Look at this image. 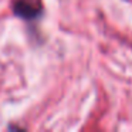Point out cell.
Returning a JSON list of instances; mask_svg holds the SVG:
<instances>
[{"label": "cell", "mask_w": 132, "mask_h": 132, "mask_svg": "<svg viewBox=\"0 0 132 132\" xmlns=\"http://www.w3.org/2000/svg\"><path fill=\"white\" fill-rule=\"evenodd\" d=\"M13 13L23 20H36L43 14V9L31 0H16L13 3Z\"/></svg>", "instance_id": "obj_1"}]
</instances>
